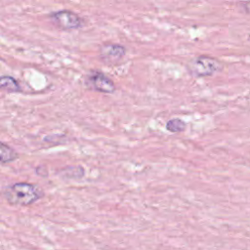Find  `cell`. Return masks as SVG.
Segmentation results:
<instances>
[{"instance_id":"1","label":"cell","mask_w":250,"mask_h":250,"mask_svg":"<svg viewBox=\"0 0 250 250\" xmlns=\"http://www.w3.org/2000/svg\"><path fill=\"white\" fill-rule=\"evenodd\" d=\"M3 195L10 205L24 207L41 199L44 196V190L37 185L20 182L6 187Z\"/></svg>"},{"instance_id":"2","label":"cell","mask_w":250,"mask_h":250,"mask_svg":"<svg viewBox=\"0 0 250 250\" xmlns=\"http://www.w3.org/2000/svg\"><path fill=\"white\" fill-rule=\"evenodd\" d=\"M187 68L193 77H206L221 71L223 69V63L211 56L199 55L188 62Z\"/></svg>"},{"instance_id":"3","label":"cell","mask_w":250,"mask_h":250,"mask_svg":"<svg viewBox=\"0 0 250 250\" xmlns=\"http://www.w3.org/2000/svg\"><path fill=\"white\" fill-rule=\"evenodd\" d=\"M52 23L61 30H73L84 25L83 19L76 13L69 10H60L53 12L49 16Z\"/></svg>"},{"instance_id":"4","label":"cell","mask_w":250,"mask_h":250,"mask_svg":"<svg viewBox=\"0 0 250 250\" xmlns=\"http://www.w3.org/2000/svg\"><path fill=\"white\" fill-rule=\"evenodd\" d=\"M85 85L90 90L105 94H112L116 90L114 82L104 72L97 69L91 70L87 74Z\"/></svg>"},{"instance_id":"5","label":"cell","mask_w":250,"mask_h":250,"mask_svg":"<svg viewBox=\"0 0 250 250\" xmlns=\"http://www.w3.org/2000/svg\"><path fill=\"white\" fill-rule=\"evenodd\" d=\"M126 55V48L120 44L115 43H104L99 48L100 59L106 65H114Z\"/></svg>"},{"instance_id":"6","label":"cell","mask_w":250,"mask_h":250,"mask_svg":"<svg viewBox=\"0 0 250 250\" xmlns=\"http://www.w3.org/2000/svg\"><path fill=\"white\" fill-rule=\"evenodd\" d=\"M0 88L8 93L21 92L19 81L10 75H3L0 78Z\"/></svg>"},{"instance_id":"7","label":"cell","mask_w":250,"mask_h":250,"mask_svg":"<svg viewBox=\"0 0 250 250\" xmlns=\"http://www.w3.org/2000/svg\"><path fill=\"white\" fill-rule=\"evenodd\" d=\"M19 158V153L5 143L0 145V161L1 164H6L15 161Z\"/></svg>"},{"instance_id":"8","label":"cell","mask_w":250,"mask_h":250,"mask_svg":"<svg viewBox=\"0 0 250 250\" xmlns=\"http://www.w3.org/2000/svg\"><path fill=\"white\" fill-rule=\"evenodd\" d=\"M187 124L180 118H172L166 123V130L171 133H181L186 130Z\"/></svg>"},{"instance_id":"9","label":"cell","mask_w":250,"mask_h":250,"mask_svg":"<svg viewBox=\"0 0 250 250\" xmlns=\"http://www.w3.org/2000/svg\"><path fill=\"white\" fill-rule=\"evenodd\" d=\"M240 8L243 10L244 13L250 14V1L249 2H241L240 3Z\"/></svg>"}]
</instances>
